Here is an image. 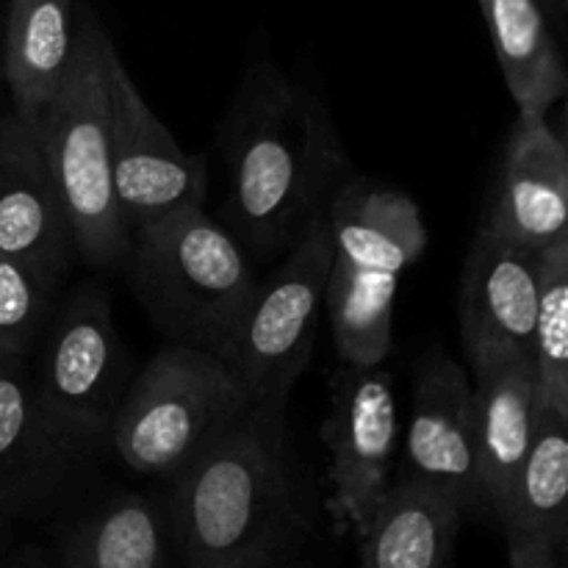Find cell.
Here are the masks:
<instances>
[{"label":"cell","mask_w":568,"mask_h":568,"mask_svg":"<svg viewBox=\"0 0 568 568\" xmlns=\"http://www.w3.org/2000/svg\"><path fill=\"white\" fill-rule=\"evenodd\" d=\"M170 483L166 521L181 568H281L308 536L311 505L281 405H247Z\"/></svg>","instance_id":"obj_1"},{"label":"cell","mask_w":568,"mask_h":568,"mask_svg":"<svg viewBox=\"0 0 568 568\" xmlns=\"http://www.w3.org/2000/svg\"><path fill=\"white\" fill-rule=\"evenodd\" d=\"M225 164L227 227L264 258L300 242L347 170L325 105L270 64H255L239 87Z\"/></svg>","instance_id":"obj_2"},{"label":"cell","mask_w":568,"mask_h":568,"mask_svg":"<svg viewBox=\"0 0 568 568\" xmlns=\"http://www.w3.org/2000/svg\"><path fill=\"white\" fill-rule=\"evenodd\" d=\"M125 266L150 322L172 344L214 355L258 286L247 247L203 205L136 233Z\"/></svg>","instance_id":"obj_3"},{"label":"cell","mask_w":568,"mask_h":568,"mask_svg":"<svg viewBox=\"0 0 568 568\" xmlns=\"http://www.w3.org/2000/svg\"><path fill=\"white\" fill-rule=\"evenodd\" d=\"M109 33L83 17L64 83L39 111V136L70 214L78 258L98 270H116L131 255V231L122 216L111 170L109 100H105Z\"/></svg>","instance_id":"obj_4"},{"label":"cell","mask_w":568,"mask_h":568,"mask_svg":"<svg viewBox=\"0 0 568 568\" xmlns=\"http://www.w3.org/2000/svg\"><path fill=\"white\" fill-rule=\"evenodd\" d=\"M247 405L214 353L170 342L125 388L109 438L128 469L170 480Z\"/></svg>","instance_id":"obj_5"},{"label":"cell","mask_w":568,"mask_h":568,"mask_svg":"<svg viewBox=\"0 0 568 568\" xmlns=\"http://www.w3.org/2000/svg\"><path fill=\"white\" fill-rule=\"evenodd\" d=\"M333 266L327 216L320 214L233 325L216 358L231 369L253 405L286 408L294 383L314 353L316 325L325 308Z\"/></svg>","instance_id":"obj_6"},{"label":"cell","mask_w":568,"mask_h":568,"mask_svg":"<svg viewBox=\"0 0 568 568\" xmlns=\"http://www.w3.org/2000/svg\"><path fill=\"white\" fill-rule=\"evenodd\" d=\"M33 383L50 425L75 453L109 433L125 394V353L103 286H78L44 327Z\"/></svg>","instance_id":"obj_7"},{"label":"cell","mask_w":568,"mask_h":568,"mask_svg":"<svg viewBox=\"0 0 568 568\" xmlns=\"http://www.w3.org/2000/svg\"><path fill=\"white\" fill-rule=\"evenodd\" d=\"M105 100H109L111 170L131 239L170 216L205 203L203 159L178 144L155 116L122 64L114 42H105Z\"/></svg>","instance_id":"obj_8"},{"label":"cell","mask_w":568,"mask_h":568,"mask_svg":"<svg viewBox=\"0 0 568 568\" xmlns=\"http://www.w3.org/2000/svg\"><path fill=\"white\" fill-rule=\"evenodd\" d=\"M322 442L331 458L333 519L361 538L392 488L399 444L397 388L383 366L342 364L331 381Z\"/></svg>","instance_id":"obj_9"},{"label":"cell","mask_w":568,"mask_h":568,"mask_svg":"<svg viewBox=\"0 0 568 568\" xmlns=\"http://www.w3.org/2000/svg\"><path fill=\"white\" fill-rule=\"evenodd\" d=\"M0 253L53 283L78 258L70 214L44 155L37 116H0Z\"/></svg>","instance_id":"obj_10"},{"label":"cell","mask_w":568,"mask_h":568,"mask_svg":"<svg viewBox=\"0 0 568 568\" xmlns=\"http://www.w3.org/2000/svg\"><path fill=\"white\" fill-rule=\"evenodd\" d=\"M408 480L453 497L466 514L486 508L471 375L447 355L422 364L405 433Z\"/></svg>","instance_id":"obj_11"},{"label":"cell","mask_w":568,"mask_h":568,"mask_svg":"<svg viewBox=\"0 0 568 568\" xmlns=\"http://www.w3.org/2000/svg\"><path fill=\"white\" fill-rule=\"evenodd\" d=\"M544 253L483 225L460 277V336L466 355L508 349L532 355L541 308Z\"/></svg>","instance_id":"obj_12"},{"label":"cell","mask_w":568,"mask_h":568,"mask_svg":"<svg viewBox=\"0 0 568 568\" xmlns=\"http://www.w3.org/2000/svg\"><path fill=\"white\" fill-rule=\"evenodd\" d=\"M483 225L536 253L568 239V155L544 114L516 116Z\"/></svg>","instance_id":"obj_13"},{"label":"cell","mask_w":568,"mask_h":568,"mask_svg":"<svg viewBox=\"0 0 568 568\" xmlns=\"http://www.w3.org/2000/svg\"><path fill=\"white\" fill-rule=\"evenodd\" d=\"M469 364L483 497L486 510L503 519L541 410L536 364L508 349L469 355Z\"/></svg>","instance_id":"obj_14"},{"label":"cell","mask_w":568,"mask_h":568,"mask_svg":"<svg viewBox=\"0 0 568 568\" xmlns=\"http://www.w3.org/2000/svg\"><path fill=\"white\" fill-rule=\"evenodd\" d=\"M70 455L44 414L28 355H0V519L42 503Z\"/></svg>","instance_id":"obj_15"},{"label":"cell","mask_w":568,"mask_h":568,"mask_svg":"<svg viewBox=\"0 0 568 568\" xmlns=\"http://www.w3.org/2000/svg\"><path fill=\"white\" fill-rule=\"evenodd\" d=\"M333 239V261L366 272L399 275L422 258L427 227L408 194L372 186L366 181L342 183L325 209Z\"/></svg>","instance_id":"obj_16"},{"label":"cell","mask_w":568,"mask_h":568,"mask_svg":"<svg viewBox=\"0 0 568 568\" xmlns=\"http://www.w3.org/2000/svg\"><path fill=\"white\" fill-rule=\"evenodd\" d=\"M466 510L422 483H392L361 536L358 568H449Z\"/></svg>","instance_id":"obj_17"},{"label":"cell","mask_w":568,"mask_h":568,"mask_svg":"<svg viewBox=\"0 0 568 568\" xmlns=\"http://www.w3.org/2000/svg\"><path fill=\"white\" fill-rule=\"evenodd\" d=\"M64 568H181L166 510L142 494L98 505L61 536Z\"/></svg>","instance_id":"obj_18"},{"label":"cell","mask_w":568,"mask_h":568,"mask_svg":"<svg viewBox=\"0 0 568 568\" xmlns=\"http://www.w3.org/2000/svg\"><path fill=\"white\" fill-rule=\"evenodd\" d=\"M483 20L519 111L549 114L568 94V67L538 0H480Z\"/></svg>","instance_id":"obj_19"},{"label":"cell","mask_w":568,"mask_h":568,"mask_svg":"<svg viewBox=\"0 0 568 568\" xmlns=\"http://www.w3.org/2000/svg\"><path fill=\"white\" fill-rule=\"evenodd\" d=\"M72 50V0H11L3 48L11 109L39 116L70 72Z\"/></svg>","instance_id":"obj_20"},{"label":"cell","mask_w":568,"mask_h":568,"mask_svg":"<svg viewBox=\"0 0 568 568\" xmlns=\"http://www.w3.org/2000/svg\"><path fill=\"white\" fill-rule=\"evenodd\" d=\"M399 275L366 272L333 261L325 308L342 364L381 366L394 344Z\"/></svg>","instance_id":"obj_21"},{"label":"cell","mask_w":568,"mask_h":568,"mask_svg":"<svg viewBox=\"0 0 568 568\" xmlns=\"http://www.w3.org/2000/svg\"><path fill=\"white\" fill-rule=\"evenodd\" d=\"M568 521V416L541 403L530 449L499 519L505 536H536L555 544Z\"/></svg>","instance_id":"obj_22"},{"label":"cell","mask_w":568,"mask_h":568,"mask_svg":"<svg viewBox=\"0 0 568 568\" xmlns=\"http://www.w3.org/2000/svg\"><path fill=\"white\" fill-rule=\"evenodd\" d=\"M532 364L541 403L568 416V239L544 253Z\"/></svg>","instance_id":"obj_23"},{"label":"cell","mask_w":568,"mask_h":568,"mask_svg":"<svg viewBox=\"0 0 568 568\" xmlns=\"http://www.w3.org/2000/svg\"><path fill=\"white\" fill-rule=\"evenodd\" d=\"M59 283L0 253V355H28L44 333Z\"/></svg>","instance_id":"obj_24"},{"label":"cell","mask_w":568,"mask_h":568,"mask_svg":"<svg viewBox=\"0 0 568 568\" xmlns=\"http://www.w3.org/2000/svg\"><path fill=\"white\" fill-rule=\"evenodd\" d=\"M508 568H560L555 544L536 536L508 532Z\"/></svg>","instance_id":"obj_25"},{"label":"cell","mask_w":568,"mask_h":568,"mask_svg":"<svg viewBox=\"0 0 568 568\" xmlns=\"http://www.w3.org/2000/svg\"><path fill=\"white\" fill-rule=\"evenodd\" d=\"M555 555H558V566L568 568V521L560 530V536L555 538Z\"/></svg>","instance_id":"obj_26"},{"label":"cell","mask_w":568,"mask_h":568,"mask_svg":"<svg viewBox=\"0 0 568 568\" xmlns=\"http://www.w3.org/2000/svg\"><path fill=\"white\" fill-rule=\"evenodd\" d=\"M555 133H558L560 144H564V150H566V155H568V94H566V100H564V111H560V125L555 128Z\"/></svg>","instance_id":"obj_27"},{"label":"cell","mask_w":568,"mask_h":568,"mask_svg":"<svg viewBox=\"0 0 568 568\" xmlns=\"http://www.w3.org/2000/svg\"><path fill=\"white\" fill-rule=\"evenodd\" d=\"M22 568H64V566L59 564V558H53V560L39 558V560H31V564H26Z\"/></svg>","instance_id":"obj_28"},{"label":"cell","mask_w":568,"mask_h":568,"mask_svg":"<svg viewBox=\"0 0 568 568\" xmlns=\"http://www.w3.org/2000/svg\"><path fill=\"white\" fill-rule=\"evenodd\" d=\"M538 3H541V9L544 11H558L560 9V3H558V0H538Z\"/></svg>","instance_id":"obj_29"},{"label":"cell","mask_w":568,"mask_h":568,"mask_svg":"<svg viewBox=\"0 0 568 568\" xmlns=\"http://www.w3.org/2000/svg\"><path fill=\"white\" fill-rule=\"evenodd\" d=\"M281 568H311V566H305L300 558H292V560H288V564H283Z\"/></svg>","instance_id":"obj_30"},{"label":"cell","mask_w":568,"mask_h":568,"mask_svg":"<svg viewBox=\"0 0 568 568\" xmlns=\"http://www.w3.org/2000/svg\"><path fill=\"white\" fill-rule=\"evenodd\" d=\"M558 3H560V11L568 17V0H558Z\"/></svg>","instance_id":"obj_31"},{"label":"cell","mask_w":568,"mask_h":568,"mask_svg":"<svg viewBox=\"0 0 568 568\" xmlns=\"http://www.w3.org/2000/svg\"><path fill=\"white\" fill-rule=\"evenodd\" d=\"M449 568H453V566H449Z\"/></svg>","instance_id":"obj_32"}]
</instances>
